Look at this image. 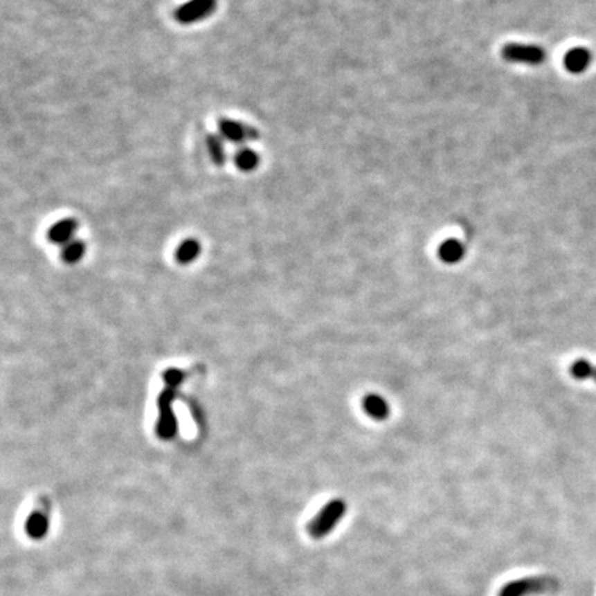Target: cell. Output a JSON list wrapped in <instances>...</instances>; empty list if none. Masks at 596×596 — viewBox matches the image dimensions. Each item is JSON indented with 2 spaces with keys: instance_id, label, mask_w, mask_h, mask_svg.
Here are the masks:
<instances>
[{
  "instance_id": "cell-14",
  "label": "cell",
  "mask_w": 596,
  "mask_h": 596,
  "mask_svg": "<svg viewBox=\"0 0 596 596\" xmlns=\"http://www.w3.org/2000/svg\"><path fill=\"white\" fill-rule=\"evenodd\" d=\"M200 243L197 239H186L176 250V260L180 264H190L200 255Z\"/></svg>"
},
{
  "instance_id": "cell-13",
  "label": "cell",
  "mask_w": 596,
  "mask_h": 596,
  "mask_svg": "<svg viewBox=\"0 0 596 596\" xmlns=\"http://www.w3.org/2000/svg\"><path fill=\"white\" fill-rule=\"evenodd\" d=\"M235 166L243 173H251L260 166V155L249 147H240L233 154Z\"/></svg>"
},
{
  "instance_id": "cell-15",
  "label": "cell",
  "mask_w": 596,
  "mask_h": 596,
  "mask_svg": "<svg viewBox=\"0 0 596 596\" xmlns=\"http://www.w3.org/2000/svg\"><path fill=\"white\" fill-rule=\"evenodd\" d=\"M86 253V244L80 239H73L65 246H62L61 257L66 264H76L79 262Z\"/></svg>"
},
{
  "instance_id": "cell-5",
  "label": "cell",
  "mask_w": 596,
  "mask_h": 596,
  "mask_svg": "<svg viewBox=\"0 0 596 596\" xmlns=\"http://www.w3.org/2000/svg\"><path fill=\"white\" fill-rule=\"evenodd\" d=\"M218 134L228 143L235 145H244L251 141H257L260 138V132L243 122L221 118L217 122Z\"/></svg>"
},
{
  "instance_id": "cell-9",
  "label": "cell",
  "mask_w": 596,
  "mask_h": 596,
  "mask_svg": "<svg viewBox=\"0 0 596 596\" xmlns=\"http://www.w3.org/2000/svg\"><path fill=\"white\" fill-rule=\"evenodd\" d=\"M591 61H593V54L588 48L575 47L566 53L563 64L570 73L580 75L588 69V66L591 65Z\"/></svg>"
},
{
  "instance_id": "cell-3",
  "label": "cell",
  "mask_w": 596,
  "mask_h": 596,
  "mask_svg": "<svg viewBox=\"0 0 596 596\" xmlns=\"http://www.w3.org/2000/svg\"><path fill=\"white\" fill-rule=\"evenodd\" d=\"M559 588V581L551 576L525 577L509 581L501 587L498 596H533L555 593Z\"/></svg>"
},
{
  "instance_id": "cell-2",
  "label": "cell",
  "mask_w": 596,
  "mask_h": 596,
  "mask_svg": "<svg viewBox=\"0 0 596 596\" xmlns=\"http://www.w3.org/2000/svg\"><path fill=\"white\" fill-rule=\"evenodd\" d=\"M348 505L343 498H334L325 504L307 526L308 534L314 540H322L332 534L347 515Z\"/></svg>"
},
{
  "instance_id": "cell-7",
  "label": "cell",
  "mask_w": 596,
  "mask_h": 596,
  "mask_svg": "<svg viewBox=\"0 0 596 596\" xmlns=\"http://www.w3.org/2000/svg\"><path fill=\"white\" fill-rule=\"evenodd\" d=\"M50 529V509L48 505L43 504L37 509L32 511L25 523V533L35 541L43 540Z\"/></svg>"
},
{
  "instance_id": "cell-10",
  "label": "cell",
  "mask_w": 596,
  "mask_h": 596,
  "mask_svg": "<svg viewBox=\"0 0 596 596\" xmlns=\"http://www.w3.org/2000/svg\"><path fill=\"white\" fill-rule=\"evenodd\" d=\"M362 407H363L365 413L376 421H384L391 414L390 403L381 395H377V394H369V395L363 397Z\"/></svg>"
},
{
  "instance_id": "cell-12",
  "label": "cell",
  "mask_w": 596,
  "mask_h": 596,
  "mask_svg": "<svg viewBox=\"0 0 596 596\" xmlns=\"http://www.w3.org/2000/svg\"><path fill=\"white\" fill-rule=\"evenodd\" d=\"M206 145L210 155L211 162L217 168H224L228 161L226 150H225V140L218 133H207L206 136Z\"/></svg>"
},
{
  "instance_id": "cell-6",
  "label": "cell",
  "mask_w": 596,
  "mask_h": 596,
  "mask_svg": "<svg viewBox=\"0 0 596 596\" xmlns=\"http://www.w3.org/2000/svg\"><path fill=\"white\" fill-rule=\"evenodd\" d=\"M217 4V0H188L176 8L174 18L181 25H192L213 15Z\"/></svg>"
},
{
  "instance_id": "cell-1",
  "label": "cell",
  "mask_w": 596,
  "mask_h": 596,
  "mask_svg": "<svg viewBox=\"0 0 596 596\" xmlns=\"http://www.w3.org/2000/svg\"><path fill=\"white\" fill-rule=\"evenodd\" d=\"M184 380V373L177 369H169L163 374L165 381V390L161 392L158 397V407H159V419L156 424V433L162 439H172L176 436L179 431V424L176 419V415L172 408V403L176 397L177 388Z\"/></svg>"
},
{
  "instance_id": "cell-11",
  "label": "cell",
  "mask_w": 596,
  "mask_h": 596,
  "mask_svg": "<svg viewBox=\"0 0 596 596\" xmlns=\"http://www.w3.org/2000/svg\"><path fill=\"white\" fill-rule=\"evenodd\" d=\"M467 249L458 239H446L437 249V255L444 264H457L465 257Z\"/></svg>"
},
{
  "instance_id": "cell-16",
  "label": "cell",
  "mask_w": 596,
  "mask_h": 596,
  "mask_svg": "<svg viewBox=\"0 0 596 596\" xmlns=\"http://www.w3.org/2000/svg\"><path fill=\"white\" fill-rule=\"evenodd\" d=\"M570 374L576 380H594L596 383V366L586 359H579L570 365Z\"/></svg>"
},
{
  "instance_id": "cell-8",
  "label": "cell",
  "mask_w": 596,
  "mask_h": 596,
  "mask_svg": "<svg viewBox=\"0 0 596 596\" xmlns=\"http://www.w3.org/2000/svg\"><path fill=\"white\" fill-rule=\"evenodd\" d=\"M79 228V222L75 218H62L53 224L47 232V237L54 244L65 246L73 240V235Z\"/></svg>"
},
{
  "instance_id": "cell-4",
  "label": "cell",
  "mask_w": 596,
  "mask_h": 596,
  "mask_svg": "<svg viewBox=\"0 0 596 596\" xmlns=\"http://www.w3.org/2000/svg\"><path fill=\"white\" fill-rule=\"evenodd\" d=\"M501 55L511 64H522L529 66L541 65L547 60V51L537 44L508 43L503 47Z\"/></svg>"
}]
</instances>
